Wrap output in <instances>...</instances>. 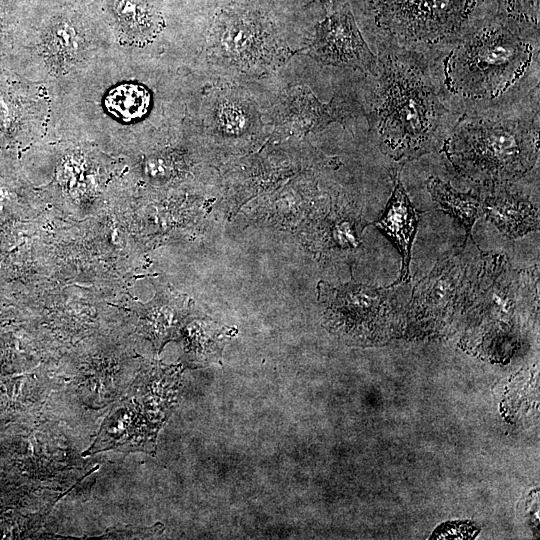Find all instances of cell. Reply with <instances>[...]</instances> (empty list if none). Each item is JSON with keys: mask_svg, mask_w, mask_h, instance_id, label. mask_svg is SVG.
<instances>
[{"mask_svg": "<svg viewBox=\"0 0 540 540\" xmlns=\"http://www.w3.org/2000/svg\"><path fill=\"white\" fill-rule=\"evenodd\" d=\"M538 305V265L517 269L503 253L481 252L466 308L469 335H479L489 348L511 346L516 315L538 313Z\"/></svg>", "mask_w": 540, "mask_h": 540, "instance_id": "8992f818", "label": "cell"}, {"mask_svg": "<svg viewBox=\"0 0 540 540\" xmlns=\"http://www.w3.org/2000/svg\"><path fill=\"white\" fill-rule=\"evenodd\" d=\"M378 84L369 123L382 151L408 161L436 149L446 135L442 123L447 110L424 68L407 55L386 54Z\"/></svg>", "mask_w": 540, "mask_h": 540, "instance_id": "7a4b0ae2", "label": "cell"}, {"mask_svg": "<svg viewBox=\"0 0 540 540\" xmlns=\"http://www.w3.org/2000/svg\"><path fill=\"white\" fill-rule=\"evenodd\" d=\"M320 3L322 4H328L329 2H331L332 0H318Z\"/></svg>", "mask_w": 540, "mask_h": 540, "instance_id": "44dd1931", "label": "cell"}, {"mask_svg": "<svg viewBox=\"0 0 540 540\" xmlns=\"http://www.w3.org/2000/svg\"><path fill=\"white\" fill-rule=\"evenodd\" d=\"M503 185L487 186L479 193L482 215L509 239H516L539 229V211L527 197L502 189Z\"/></svg>", "mask_w": 540, "mask_h": 540, "instance_id": "2e32d148", "label": "cell"}, {"mask_svg": "<svg viewBox=\"0 0 540 540\" xmlns=\"http://www.w3.org/2000/svg\"><path fill=\"white\" fill-rule=\"evenodd\" d=\"M419 212L409 199L401 181L395 175L392 194L374 225L397 247L401 255L399 278L391 287L408 282L413 241L417 232Z\"/></svg>", "mask_w": 540, "mask_h": 540, "instance_id": "9a60e30c", "label": "cell"}, {"mask_svg": "<svg viewBox=\"0 0 540 540\" xmlns=\"http://www.w3.org/2000/svg\"><path fill=\"white\" fill-rule=\"evenodd\" d=\"M214 122L226 135H240L252 126V114L244 103L234 98H221L215 109Z\"/></svg>", "mask_w": 540, "mask_h": 540, "instance_id": "d6986e66", "label": "cell"}, {"mask_svg": "<svg viewBox=\"0 0 540 540\" xmlns=\"http://www.w3.org/2000/svg\"><path fill=\"white\" fill-rule=\"evenodd\" d=\"M135 400H123L115 405L103 422L95 442L84 454L104 450L134 451L154 447L159 424L143 413Z\"/></svg>", "mask_w": 540, "mask_h": 540, "instance_id": "4fadbf2b", "label": "cell"}, {"mask_svg": "<svg viewBox=\"0 0 540 540\" xmlns=\"http://www.w3.org/2000/svg\"><path fill=\"white\" fill-rule=\"evenodd\" d=\"M116 44L98 0H43L21 43L29 80L43 86Z\"/></svg>", "mask_w": 540, "mask_h": 540, "instance_id": "3957f363", "label": "cell"}, {"mask_svg": "<svg viewBox=\"0 0 540 540\" xmlns=\"http://www.w3.org/2000/svg\"><path fill=\"white\" fill-rule=\"evenodd\" d=\"M306 53L323 65L356 68L372 74L377 70L376 57L364 41L348 6L317 25Z\"/></svg>", "mask_w": 540, "mask_h": 540, "instance_id": "8fae6325", "label": "cell"}, {"mask_svg": "<svg viewBox=\"0 0 540 540\" xmlns=\"http://www.w3.org/2000/svg\"><path fill=\"white\" fill-rule=\"evenodd\" d=\"M538 56V42L531 43L517 31L493 26L458 44L447 63V80L459 95L492 100L512 87Z\"/></svg>", "mask_w": 540, "mask_h": 540, "instance_id": "5b68a950", "label": "cell"}, {"mask_svg": "<svg viewBox=\"0 0 540 540\" xmlns=\"http://www.w3.org/2000/svg\"><path fill=\"white\" fill-rule=\"evenodd\" d=\"M475 0H374L376 19L393 36L437 42L457 34Z\"/></svg>", "mask_w": 540, "mask_h": 540, "instance_id": "9c48e42d", "label": "cell"}, {"mask_svg": "<svg viewBox=\"0 0 540 540\" xmlns=\"http://www.w3.org/2000/svg\"><path fill=\"white\" fill-rule=\"evenodd\" d=\"M347 112L338 101L321 103L306 86H297L284 96L278 112V126L305 134L321 130L332 122L343 123Z\"/></svg>", "mask_w": 540, "mask_h": 540, "instance_id": "e0dca14e", "label": "cell"}, {"mask_svg": "<svg viewBox=\"0 0 540 540\" xmlns=\"http://www.w3.org/2000/svg\"><path fill=\"white\" fill-rule=\"evenodd\" d=\"M538 116L531 120L475 118L458 124L444 152L463 176L485 186L514 181L539 157Z\"/></svg>", "mask_w": 540, "mask_h": 540, "instance_id": "277c9868", "label": "cell"}, {"mask_svg": "<svg viewBox=\"0 0 540 540\" xmlns=\"http://www.w3.org/2000/svg\"><path fill=\"white\" fill-rule=\"evenodd\" d=\"M148 49L116 44L81 69L45 85L44 137L126 149L168 131L147 77Z\"/></svg>", "mask_w": 540, "mask_h": 540, "instance_id": "6da1fadb", "label": "cell"}, {"mask_svg": "<svg viewBox=\"0 0 540 540\" xmlns=\"http://www.w3.org/2000/svg\"><path fill=\"white\" fill-rule=\"evenodd\" d=\"M191 302L187 295L171 287L160 289L145 304H138L139 328L159 352L166 343L178 339L188 324Z\"/></svg>", "mask_w": 540, "mask_h": 540, "instance_id": "5bb4252c", "label": "cell"}, {"mask_svg": "<svg viewBox=\"0 0 540 540\" xmlns=\"http://www.w3.org/2000/svg\"><path fill=\"white\" fill-rule=\"evenodd\" d=\"M427 189L432 199L439 205V208L448 213L458 221L465 230V238L462 246L467 240H473L472 228L475 221L482 216L481 198L479 193H461L436 177H430L426 181Z\"/></svg>", "mask_w": 540, "mask_h": 540, "instance_id": "ac0fdd59", "label": "cell"}, {"mask_svg": "<svg viewBox=\"0 0 540 540\" xmlns=\"http://www.w3.org/2000/svg\"><path fill=\"white\" fill-rule=\"evenodd\" d=\"M211 55L244 70H262L286 59L290 51L273 34L271 25L248 11H227L211 35Z\"/></svg>", "mask_w": 540, "mask_h": 540, "instance_id": "30bf717a", "label": "cell"}, {"mask_svg": "<svg viewBox=\"0 0 540 540\" xmlns=\"http://www.w3.org/2000/svg\"><path fill=\"white\" fill-rule=\"evenodd\" d=\"M464 248L439 260L414 286L406 313L409 334H439L466 310L482 251L474 256Z\"/></svg>", "mask_w": 540, "mask_h": 540, "instance_id": "52a82bcc", "label": "cell"}, {"mask_svg": "<svg viewBox=\"0 0 540 540\" xmlns=\"http://www.w3.org/2000/svg\"><path fill=\"white\" fill-rule=\"evenodd\" d=\"M317 288L328 329L346 341L370 344L385 340L401 319L391 286L351 281L338 286L320 282Z\"/></svg>", "mask_w": 540, "mask_h": 540, "instance_id": "ba28073f", "label": "cell"}, {"mask_svg": "<svg viewBox=\"0 0 540 540\" xmlns=\"http://www.w3.org/2000/svg\"><path fill=\"white\" fill-rule=\"evenodd\" d=\"M510 12L517 16L538 22L539 0H504Z\"/></svg>", "mask_w": 540, "mask_h": 540, "instance_id": "ffe728a7", "label": "cell"}, {"mask_svg": "<svg viewBox=\"0 0 540 540\" xmlns=\"http://www.w3.org/2000/svg\"><path fill=\"white\" fill-rule=\"evenodd\" d=\"M119 45L149 49L161 38L166 22L154 0H98Z\"/></svg>", "mask_w": 540, "mask_h": 540, "instance_id": "7c38bea8", "label": "cell"}]
</instances>
